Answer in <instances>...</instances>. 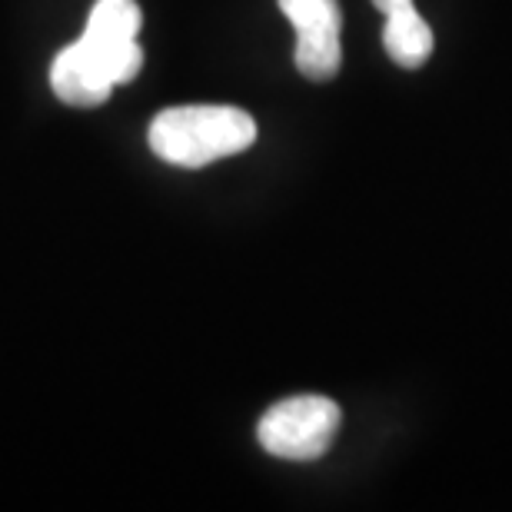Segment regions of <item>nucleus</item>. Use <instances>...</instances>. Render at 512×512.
<instances>
[{
    "instance_id": "20e7f679",
    "label": "nucleus",
    "mask_w": 512,
    "mask_h": 512,
    "mask_svg": "<svg viewBox=\"0 0 512 512\" xmlns=\"http://www.w3.org/2000/svg\"><path fill=\"white\" fill-rule=\"evenodd\" d=\"M383 47L393 64L416 70L423 67L429 54H433V27L426 24L423 14L406 4L386 14V27H383Z\"/></svg>"
},
{
    "instance_id": "6e6552de",
    "label": "nucleus",
    "mask_w": 512,
    "mask_h": 512,
    "mask_svg": "<svg viewBox=\"0 0 512 512\" xmlns=\"http://www.w3.org/2000/svg\"><path fill=\"white\" fill-rule=\"evenodd\" d=\"M406 4H413V0H373V7L383 10V14H393V10L406 7Z\"/></svg>"
},
{
    "instance_id": "423d86ee",
    "label": "nucleus",
    "mask_w": 512,
    "mask_h": 512,
    "mask_svg": "<svg viewBox=\"0 0 512 512\" xmlns=\"http://www.w3.org/2000/svg\"><path fill=\"white\" fill-rule=\"evenodd\" d=\"M140 20L137 0H97L84 34L97 40H137Z\"/></svg>"
},
{
    "instance_id": "7ed1b4c3",
    "label": "nucleus",
    "mask_w": 512,
    "mask_h": 512,
    "mask_svg": "<svg viewBox=\"0 0 512 512\" xmlns=\"http://www.w3.org/2000/svg\"><path fill=\"white\" fill-rule=\"evenodd\" d=\"M50 87L70 107H100L114 94L117 84L100 67V60L87 47V40L80 37L54 57V64H50Z\"/></svg>"
},
{
    "instance_id": "0eeeda50",
    "label": "nucleus",
    "mask_w": 512,
    "mask_h": 512,
    "mask_svg": "<svg viewBox=\"0 0 512 512\" xmlns=\"http://www.w3.org/2000/svg\"><path fill=\"white\" fill-rule=\"evenodd\" d=\"M87 47L94 50L100 67L107 70V77L114 84H130L133 77L140 74L143 67V50L137 40H97V37H87Z\"/></svg>"
},
{
    "instance_id": "39448f33",
    "label": "nucleus",
    "mask_w": 512,
    "mask_h": 512,
    "mask_svg": "<svg viewBox=\"0 0 512 512\" xmlns=\"http://www.w3.org/2000/svg\"><path fill=\"white\" fill-rule=\"evenodd\" d=\"M296 37H340L343 10L336 0H276Z\"/></svg>"
},
{
    "instance_id": "f03ea898",
    "label": "nucleus",
    "mask_w": 512,
    "mask_h": 512,
    "mask_svg": "<svg viewBox=\"0 0 512 512\" xmlns=\"http://www.w3.org/2000/svg\"><path fill=\"white\" fill-rule=\"evenodd\" d=\"M340 406L326 396H290L273 409H266L256 439L270 456L293 459V463H310L320 459L333 446L340 433Z\"/></svg>"
},
{
    "instance_id": "f257e3e1",
    "label": "nucleus",
    "mask_w": 512,
    "mask_h": 512,
    "mask_svg": "<svg viewBox=\"0 0 512 512\" xmlns=\"http://www.w3.org/2000/svg\"><path fill=\"white\" fill-rule=\"evenodd\" d=\"M147 140L160 160L197 170L253 147L256 120L247 110L227 104L170 107L153 117Z\"/></svg>"
}]
</instances>
